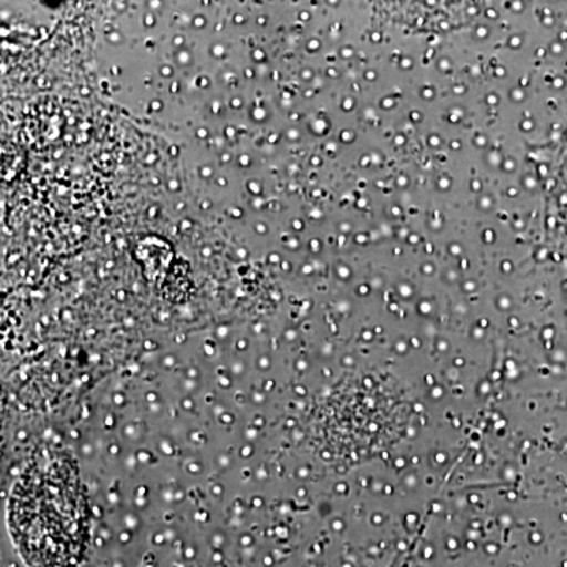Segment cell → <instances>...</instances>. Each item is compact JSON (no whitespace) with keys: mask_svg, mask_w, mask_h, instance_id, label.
Here are the masks:
<instances>
[{"mask_svg":"<svg viewBox=\"0 0 567 567\" xmlns=\"http://www.w3.org/2000/svg\"><path fill=\"white\" fill-rule=\"evenodd\" d=\"M9 525L31 567H80L91 544V513L73 462L54 458L18 481Z\"/></svg>","mask_w":567,"mask_h":567,"instance_id":"1","label":"cell"}]
</instances>
